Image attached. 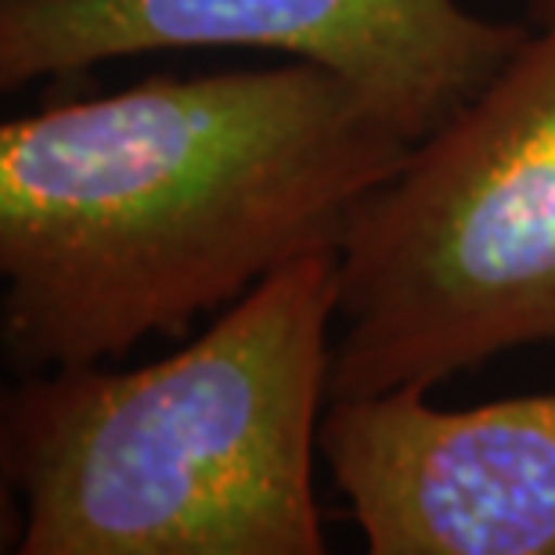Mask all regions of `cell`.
<instances>
[{
	"label": "cell",
	"mask_w": 555,
	"mask_h": 555,
	"mask_svg": "<svg viewBox=\"0 0 555 555\" xmlns=\"http://www.w3.org/2000/svg\"><path fill=\"white\" fill-rule=\"evenodd\" d=\"M412 138L314 62L149 76L0 127V350L15 375L181 339L339 249Z\"/></svg>",
	"instance_id": "cell-1"
},
{
	"label": "cell",
	"mask_w": 555,
	"mask_h": 555,
	"mask_svg": "<svg viewBox=\"0 0 555 555\" xmlns=\"http://www.w3.org/2000/svg\"><path fill=\"white\" fill-rule=\"evenodd\" d=\"M339 249L307 253L141 369L15 375L0 476L15 555H321L314 498Z\"/></svg>",
	"instance_id": "cell-2"
},
{
	"label": "cell",
	"mask_w": 555,
	"mask_h": 555,
	"mask_svg": "<svg viewBox=\"0 0 555 555\" xmlns=\"http://www.w3.org/2000/svg\"><path fill=\"white\" fill-rule=\"evenodd\" d=\"M505 69L412 144L339 246L328 401L555 343V0Z\"/></svg>",
	"instance_id": "cell-3"
},
{
	"label": "cell",
	"mask_w": 555,
	"mask_h": 555,
	"mask_svg": "<svg viewBox=\"0 0 555 555\" xmlns=\"http://www.w3.org/2000/svg\"><path fill=\"white\" fill-rule=\"evenodd\" d=\"M527 33V18H487L462 0H0V87L155 51H282L358 83L422 141L505 69Z\"/></svg>",
	"instance_id": "cell-4"
},
{
	"label": "cell",
	"mask_w": 555,
	"mask_h": 555,
	"mask_svg": "<svg viewBox=\"0 0 555 555\" xmlns=\"http://www.w3.org/2000/svg\"><path fill=\"white\" fill-rule=\"evenodd\" d=\"M318 451L369 555H555V390L465 412L418 386L339 397Z\"/></svg>",
	"instance_id": "cell-5"
}]
</instances>
